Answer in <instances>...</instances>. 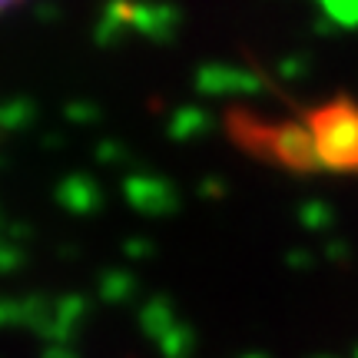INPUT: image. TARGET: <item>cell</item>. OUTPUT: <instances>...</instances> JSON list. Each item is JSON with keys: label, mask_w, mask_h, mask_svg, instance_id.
<instances>
[{"label": "cell", "mask_w": 358, "mask_h": 358, "mask_svg": "<svg viewBox=\"0 0 358 358\" xmlns=\"http://www.w3.org/2000/svg\"><path fill=\"white\" fill-rule=\"evenodd\" d=\"M206 129H209V113H206V110H199V106H179L176 113L169 116L166 133L173 140L186 143V140H192V136L206 133Z\"/></svg>", "instance_id": "ba28073f"}, {"label": "cell", "mask_w": 358, "mask_h": 358, "mask_svg": "<svg viewBox=\"0 0 358 358\" xmlns=\"http://www.w3.org/2000/svg\"><path fill=\"white\" fill-rule=\"evenodd\" d=\"M266 80L259 73H245L239 66H226V64H209L199 66L196 73V90L206 96H222V93H259Z\"/></svg>", "instance_id": "277c9868"}, {"label": "cell", "mask_w": 358, "mask_h": 358, "mask_svg": "<svg viewBox=\"0 0 358 358\" xmlns=\"http://www.w3.org/2000/svg\"><path fill=\"white\" fill-rule=\"evenodd\" d=\"M133 275L129 272H106L100 282V299L103 302H110V306H120V302H127L129 295H133Z\"/></svg>", "instance_id": "9c48e42d"}, {"label": "cell", "mask_w": 358, "mask_h": 358, "mask_svg": "<svg viewBox=\"0 0 358 358\" xmlns=\"http://www.w3.org/2000/svg\"><path fill=\"white\" fill-rule=\"evenodd\" d=\"M47 358H77V352H70L66 345H50L47 348Z\"/></svg>", "instance_id": "7402d4cb"}, {"label": "cell", "mask_w": 358, "mask_h": 358, "mask_svg": "<svg viewBox=\"0 0 358 358\" xmlns=\"http://www.w3.org/2000/svg\"><path fill=\"white\" fill-rule=\"evenodd\" d=\"M199 192L209 196V199H222V196H226V186L216 182V179H203V182H199Z\"/></svg>", "instance_id": "ffe728a7"}, {"label": "cell", "mask_w": 358, "mask_h": 358, "mask_svg": "<svg viewBox=\"0 0 358 358\" xmlns=\"http://www.w3.org/2000/svg\"><path fill=\"white\" fill-rule=\"evenodd\" d=\"M332 209L322 203V199H306L302 209H299V222L306 226V229H325V226H332Z\"/></svg>", "instance_id": "4fadbf2b"}, {"label": "cell", "mask_w": 358, "mask_h": 358, "mask_svg": "<svg viewBox=\"0 0 358 358\" xmlns=\"http://www.w3.org/2000/svg\"><path fill=\"white\" fill-rule=\"evenodd\" d=\"M96 159H100L103 166H116V163H123V159H127V146H123V143L106 140V143L96 146Z\"/></svg>", "instance_id": "ac0fdd59"}, {"label": "cell", "mask_w": 358, "mask_h": 358, "mask_svg": "<svg viewBox=\"0 0 358 358\" xmlns=\"http://www.w3.org/2000/svg\"><path fill=\"white\" fill-rule=\"evenodd\" d=\"M60 17V7L57 3H40L37 7V20H43V24H53Z\"/></svg>", "instance_id": "44dd1931"}, {"label": "cell", "mask_w": 358, "mask_h": 358, "mask_svg": "<svg viewBox=\"0 0 358 358\" xmlns=\"http://www.w3.org/2000/svg\"><path fill=\"white\" fill-rule=\"evenodd\" d=\"M34 120V103L17 96V100L0 103V127L3 129H24Z\"/></svg>", "instance_id": "8fae6325"}, {"label": "cell", "mask_w": 358, "mask_h": 358, "mask_svg": "<svg viewBox=\"0 0 358 358\" xmlns=\"http://www.w3.org/2000/svg\"><path fill=\"white\" fill-rule=\"evenodd\" d=\"M245 358H262V355H245Z\"/></svg>", "instance_id": "d4e9b609"}, {"label": "cell", "mask_w": 358, "mask_h": 358, "mask_svg": "<svg viewBox=\"0 0 358 358\" xmlns=\"http://www.w3.org/2000/svg\"><path fill=\"white\" fill-rule=\"evenodd\" d=\"M226 129L245 153L259 156L266 163L292 169L299 176L322 169L315 136L306 123H262L259 116H249L245 110H229Z\"/></svg>", "instance_id": "6da1fadb"}, {"label": "cell", "mask_w": 358, "mask_h": 358, "mask_svg": "<svg viewBox=\"0 0 358 358\" xmlns=\"http://www.w3.org/2000/svg\"><path fill=\"white\" fill-rule=\"evenodd\" d=\"M156 345H159L163 358H186V355L192 352V332L186 329V325H182V322H179L176 329L163 335V338H159Z\"/></svg>", "instance_id": "7c38bea8"}, {"label": "cell", "mask_w": 358, "mask_h": 358, "mask_svg": "<svg viewBox=\"0 0 358 358\" xmlns=\"http://www.w3.org/2000/svg\"><path fill=\"white\" fill-rule=\"evenodd\" d=\"M150 252H153V243H150V239H129L127 243L129 259H143V256H150Z\"/></svg>", "instance_id": "d6986e66"}, {"label": "cell", "mask_w": 358, "mask_h": 358, "mask_svg": "<svg viewBox=\"0 0 358 358\" xmlns=\"http://www.w3.org/2000/svg\"><path fill=\"white\" fill-rule=\"evenodd\" d=\"M0 325H24V299H0Z\"/></svg>", "instance_id": "2e32d148"}, {"label": "cell", "mask_w": 358, "mask_h": 358, "mask_svg": "<svg viewBox=\"0 0 358 358\" xmlns=\"http://www.w3.org/2000/svg\"><path fill=\"white\" fill-rule=\"evenodd\" d=\"M322 13L342 30H355L358 27V0H319Z\"/></svg>", "instance_id": "30bf717a"}, {"label": "cell", "mask_w": 358, "mask_h": 358, "mask_svg": "<svg viewBox=\"0 0 358 358\" xmlns=\"http://www.w3.org/2000/svg\"><path fill=\"white\" fill-rule=\"evenodd\" d=\"M123 192H127L129 206L136 213H146V216H166L176 209V189L169 186L166 179L153 176V173H136V176H127L123 182Z\"/></svg>", "instance_id": "3957f363"}, {"label": "cell", "mask_w": 358, "mask_h": 358, "mask_svg": "<svg viewBox=\"0 0 358 358\" xmlns=\"http://www.w3.org/2000/svg\"><path fill=\"white\" fill-rule=\"evenodd\" d=\"M66 120H73V123H80V127H87V123H96V116H100V110L93 106V103H66Z\"/></svg>", "instance_id": "e0dca14e"}, {"label": "cell", "mask_w": 358, "mask_h": 358, "mask_svg": "<svg viewBox=\"0 0 358 358\" xmlns=\"http://www.w3.org/2000/svg\"><path fill=\"white\" fill-rule=\"evenodd\" d=\"M57 146H60V136H57V133H50V136H47V150H57Z\"/></svg>", "instance_id": "cb8c5ba5"}, {"label": "cell", "mask_w": 358, "mask_h": 358, "mask_svg": "<svg viewBox=\"0 0 358 358\" xmlns=\"http://www.w3.org/2000/svg\"><path fill=\"white\" fill-rule=\"evenodd\" d=\"M179 10L169 3H133V30L146 34L156 43H169L176 37Z\"/></svg>", "instance_id": "5b68a950"}, {"label": "cell", "mask_w": 358, "mask_h": 358, "mask_svg": "<svg viewBox=\"0 0 358 358\" xmlns=\"http://www.w3.org/2000/svg\"><path fill=\"white\" fill-rule=\"evenodd\" d=\"M57 203L70 213H80V216L93 213V209H100V186L83 173H73L57 186Z\"/></svg>", "instance_id": "8992f818"}, {"label": "cell", "mask_w": 358, "mask_h": 358, "mask_svg": "<svg viewBox=\"0 0 358 358\" xmlns=\"http://www.w3.org/2000/svg\"><path fill=\"white\" fill-rule=\"evenodd\" d=\"M140 325H143V332L150 335V338L159 342L166 332L176 329L179 319H176V312H173V306H169L166 299H150V302L140 308Z\"/></svg>", "instance_id": "52a82bcc"}, {"label": "cell", "mask_w": 358, "mask_h": 358, "mask_svg": "<svg viewBox=\"0 0 358 358\" xmlns=\"http://www.w3.org/2000/svg\"><path fill=\"white\" fill-rule=\"evenodd\" d=\"M24 266V249L10 239H0V272H13Z\"/></svg>", "instance_id": "9a60e30c"}, {"label": "cell", "mask_w": 358, "mask_h": 358, "mask_svg": "<svg viewBox=\"0 0 358 358\" xmlns=\"http://www.w3.org/2000/svg\"><path fill=\"white\" fill-rule=\"evenodd\" d=\"M306 127L315 136L319 163L329 173H358V103L352 96L308 110Z\"/></svg>", "instance_id": "7a4b0ae2"}, {"label": "cell", "mask_w": 358, "mask_h": 358, "mask_svg": "<svg viewBox=\"0 0 358 358\" xmlns=\"http://www.w3.org/2000/svg\"><path fill=\"white\" fill-rule=\"evenodd\" d=\"M315 30H319L322 37H329V34H335V24L329 20V17H325V13H322L319 20H315Z\"/></svg>", "instance_id": "603a6c76"}, {"label": "cell", "mask_w": 358, "mask_h": 358, "mask_svg": "<svg viewBox=\"0 0 358 358\" xmlns=\"http://www.w3.org/2000/svg\"><path fill=\"white\" fill-rule=\"evenodd\" d=\"M312 60H308L306 53H289V57H282L279 60V77L282 80H289V83H295V80H306L308 77V70H312Z\"/></svg>", "instance_id": "5bb4252c"}]
</instances>
